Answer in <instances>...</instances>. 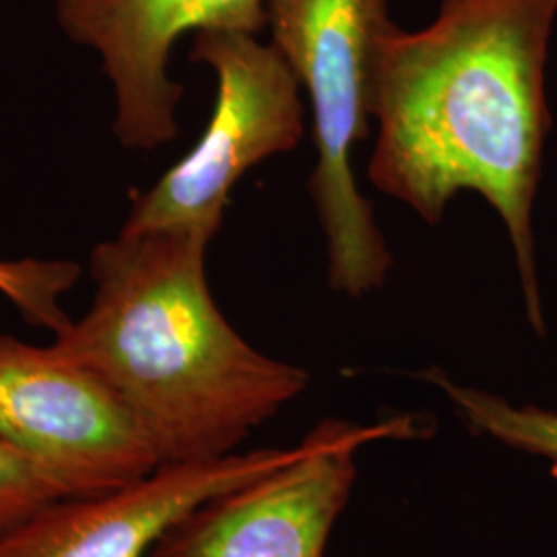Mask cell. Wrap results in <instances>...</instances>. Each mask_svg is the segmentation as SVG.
<instances>
[{
	"label": "cell",
	"mask_w": 557,
	"mask_h": 557,
	"mask_svg": "<svg viewBox=\"0 0 557 557\" xmlns=\"http://www.w3.org/2000/svg\"><path fill=\"white\" fill-rule=\"evenodd\" d=\"M73 496L77 494L57 473L0 440V533Z\"/></svg>",
	"instance_id": "obj_11"
},
{
	"label": "cell",
	"mask_w": 557,
	"mask_h": 557,
	"mask_svg": "<svg viewBox=\"0 0 557 557\" xmlns=\"http://www.w3.org/2000/svg\"><path fill=\"white\" fill-rule=\"evenodd\" d=\"M391 25L388 0H269L271 44L312 103L317 165L308 188L326 236L329 285L349 298L382 287L393 267L354 174L356 147L374 122V66Z\"/></svg>",
	"instance_id": "obj_3"
},
{
	"label": "cell",
	"mask_w": 557,
	"mask_h": 557,
	"mask_svg": "<svg viewBox=\"0 0 557 557\" xmlns=\"http://www.w3.org/2000/svg\"><path fill=\"white\" fill-rule=\"evenodd\" d=\"M193 40L190 60L218 79L213 114L199 143L133 197L124 234L200 230L218 236L238 180L260 161L294 151L304 137L301 87L273 44L239 32H202Z\"/></svg>",
	"instance_id": "obj_4"
},
{
	"label": "cell",
	"mask_w": 557,
	"mask_h": 557,
	"mask_svg": "<svg viewBox=\"0 0 557 557\" xmlns=\"http://www.w3.org/2000/svg\"><path fill=\"white\" fill-rule=\"evenodd\" d=\"M81 277L73 260L0 259V294L9 299L32 326L46 329L54 337L73 320L62 310L64 298Z\"/></svg>",
	"instance_id": "obj_10"
},
{
	"label": "cell",
	"mask_w": 557,
	"mask_h": 557,
	"mask_svg": "<svg viewBox=\"0 0 557 557\" xmlns=\"http://www.w3.org/2000/svg\"><path fill=\"white\" fill-rule=\"evenodd\" d=\"M57 20L69 40L100 54L120 145L153 151L178 137L184 87L170 75L176 41L202 32L259 36L269 0H57Z\"/></svg>",
	"instance_id": "obj_7"
},
{
	"label": "cell",
	"mask_w": 557,
	"mask_h": 557,
	"mask_svg": "<svg viewBox=\"0 0 557 557\" xmlns=\"http://www.w3.org/2000/svg\"><path fill=\"white\" fill-rule=\"evenodd\" d=\"M557 0H442L430 25H391L374 66L368 178L428 225L460 193L504 223L527 317L545 335L533 211L552 114L545 69Z\"/></svg>",
	"instance_id": "obj_1"
},
{
	"label": "cell",
	"mask_w": 557,
	"mask_h": 557,
	"mask_svg": "<svg viewBox=\"0 0 557 557\" xmlns=\"http://www.w3.org/2000/svg\"><path fill=\"white\" fill-rule=\"evenodd\" d=\"M419 379L436 386L460 419L478 436L527 457L541 458L557 469V411L539 405H517L502 395L460 384L438 368Z\"/></svg>",
	"instance_id": "obj_9"
},
{
	"label": "cell",
	"mask_w": 557,
	"mask_h": 557,
	"mask_svg": "<svg viewBox=\"0 0 557 557\" xmlns=\"http://www.w3.org/2000/svg\"><path fill=\"white\" fill-rule=\"evenodd\" d=\"M0 440L57 473L77 496L128 485L161 467L137 418L89 370L0 335Z\"/></svg>",
	"instance_id": "obj_6"
},
{
	"label": "cell",
	"mask_w": 557,
	"mask_h": 557,
	"mask_svg": "<svg viewBox=\"0 0 557 557\" xmlns=\"http://www.w3.org/2000/svg\"><path fill=\"white\" fill-rule=\"evenodd\" d=\"M418 425L411 416L379 423L326 419L289 462L202 504L149 557H324L356 485L359 450L413 438Z\"/></svg>",
	"instance_id": "obj_5"
},
{
	"label": "cell",
	"mask_w": 557,
	"mask_h": 557,
	"mask_svg": "<svg viewBox=\"0 0 557 557\" xmlns=\"http://www.w3.org/2000/svg\"><path fill=\"white\" fill-rule=\"evenodd\" d=\"M298 450L299 442L170 462L116 490L59 499L2 531L0 557H149L202 504L273 473Z\"/></svg>",
	"instance_id": "obj_8"
},
{
	"label": "cell",
	"mask_w": 557,
	"mask_h": 557,
	"mask_svg": "<svg viewBox=\"0 0 557 557\" xmlns=\"http://www.w3.org/2000/svg\"><path fill=\"white\" fill-rule=\"evenodd\" d=\"M213 238L158 230L100 242L89 310L48 345L110 386L163 465L238 453L310 384L304 368L260 354L221 314L205 273Z\"/></svg>",
	"instance_id": "obj_2"
}]
</instances>
